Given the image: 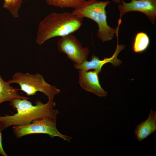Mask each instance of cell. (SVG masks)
Here are the masks:
<instances>
[{
    "instance_id": "obj_1",
    "label": "cell",
    "mask_w": 156,
    "mask_h": 156,
    "mask_svg": "<svg viewBox=\"0 0 156 156\" xmlns=\"http://www.w3.org/2000/svg\"><path fill=\"white\" fill-rule=\"evenodd\" d=\"M27 99L15 98L10 102L11 106L17 111L12 115L0 116V130L1 131L11 126L24 125L40 118L57 117L59 112L54 109V101L48 100L46 103L37 100L34 105Z\"/></svg>"
},
{
    "instance_id": "obj_2",
    "label": "cell",
    "mask_w": 156,
    "mask_h": 156,
    "mask_svg": "<svg viewBox=\"0 0 156 156\" xmlns=\"http://www.w3.org/2000/svg\"><path fill=\"white\" fill-rule=\"evenodd\" d=\"M83 18L72 12H51L39 23L36 42L41 45L53 37H62L78 30L82 24Z\"/></svg>"
},
{
    "instance_id": "obj_3",
    "label": "cell",
    "mask_w": 156,
    "mask_h": 156,
    "mask_svg": "<svg viewBox=\"0 0 156 156\" xmlns=\"http://www.w3.org/2000/svg\"><path fill=\"white\" fill-rule=\"evenodd\" d=\"M110 3L108 1L89 0L75 9L72 12L79 17L88 18L96 23L99 27L97 36L103 42L110 41L113 38L115 34L118 32L121 24L118 23L116 29L108 25L105 8Z\"/></svg>"
},
{
    "instance_id": "obj_4",
    "label": "cell",
    "mask_w": 156,
    "mask_h": 156,
    "mask_svg": "<svg viewBox=\"0 0 156 156\" xmlns=\"http://www.w3.org/2000/svg\"><path fill=\"white\" fill-rule=\"evenodd\" d=\"M8 81L10 84H18L20 90L27 96L36 95L37 92H40L45 95L49 101H53L55 95L60 92L59 89L49 84L42 76L38 73L32 74L18 72Z\"/></svg>"
},
{
    "instance_id": "obj_5",
    "label": "cell",
    "mask_w": 156,
    "mask_h": 156,
    "mask_svg": "<svg viewBox=\"0 0 156 156\" xmlns=\"http://www.w3.org/2000/svg\"><path fill=\"white\" fill-rule=\"evenodd\" d=\"M57 117H48L36 120L30 124L14 126L12 127L14 134L18 139L31 134L44 133L51 138L58 137L69 142L72 138L61 133L56 127Z\"/></svg>"
},
{
    "instance_id": "obj_6",
    "label": "cell",
    "mask_w": 156,
    "mask_h": 156,
    "mask_svg": "<svg viewBox=\"0 0 156 156\" xmlns=\"http://www.w3.org/2000/svg\"><path fill=\"white\" fill-rule=\"evenodd\" d=\"M57 46L59 51L66 54L75 64H80L87 60L89 53L88 47H83L72 33L61 37L57 42Z\"/></svg>"
},
{
    "instance_id": "obj_7",
    "label": "cell",
    "mask_w": 156,
    "mask_h": 156,
    "mask_svg": "<svg viewBox=\"0 0 156 156\" xmlns=\"http://www.w3.org/2000/svg\"><path fill=\"white\" fill-rule=\"evenodd\" d=\"M122 4L118 5L120 11L119 19L127 12L138 11L144 14L152 23H155L156 18V0H131L126 3L121 0Z\"/></svg>"
},
{
    "instance_id": "obj_8",
    "label": "cell",
    "mask_w": 156,
    "mask_h": 156,
    "mask_svg": "<svg viewBox=\"0 0 156 156\" xmlns=\"http://www.w3.org/2000/svg\"><path fill=\"white\" fill-rule=\"evenodd\" d=\"M117 44L115 51L111 57L104 58L103 60H100L98 56L94 55H92L91 60L90 61H85L80 64H75V68L78 70L84 71H88L91 69L98 70L100 73L101 69L104 65L106 63H111L115 67L119 66L122 63V62L117 58L119 53L125 47L124 45H119L118 37H117Z\"/></svg>"
},
{
    "instance_id": "obj_9",
    "label": "cell",
    "mask_w": 156,
    "mask_h": 156,
    "mask_svg": "<svg viewBox=\"0 0 156 156\" xmlns=\"http://www.w3.org/2000/svg\"><path fill=\"white\" fill-rule=\"evenodd\" d=\"M79 83L85 90L100 97H105L107 92L101 87L100 83L97 70L84 71L78 70Z\"/></svg>"
},
{
    "instance_id": "obj_10",
    "label": "cell",
    "mask_w": 156,
    "mask_h": 156,
    "mask_svg": "<svg viewBox=\"0 0 156 156\" xmlns=\"http://www.w3.org/2000/svg\"><path fill=\"white\" fill-rule=\"evenodd\" d=\"M156 130V111H150L148 119L137 126L134 130L136 139L141 142Z\"/></svg>"
},
{
    "instance_id": "obj_11",
    "label": "cell",
    "mask_w": 156,
    "mask_h": 156,
    "mask_svg": "<svg viewBox=\"0 0 156 156\" xmlns=\"http://www.w3.org/2000/svg\"><path fill=\"white\" fill-rule=\"evenodd\" d=\"M10 84L8 81L3 79L0 74V104L5 101L10 102L15 98L29 99L20 95L18 92V89L11 86Z\"/></svg>"
},
{
    "instance_id": "obj_12",
    "label": "cell",
    "mask_w": 156,
    "mask_h": 156,
    "mask_svg": "<svg viewBox=\"0 0 156 156\" xmlns=\"http://www.w3.org/2000/svg\"><path fill=\"white\" fill-rule=\"evenodd\" d=\"M150 40L147 34L143 32L138 33L135 36L133 46L134 51L136 53L143 52L148 47Z\"/></svg>"
},
{
    "instance_id": "obj_13",
    "label": "cell",
    "mask_w": 156,
    "mask_h": 156,
    "mask_svg": "<svg viewBox=\"0 0 156 156\" xmlns=\"http://www.w3.org/2000/svg\"><path fill=\"white\" fill-rule=\"evenodd\" d=\"M49 5L61 8H77L84 3L86 0H45Z\"/></svg>"
},
{
    "instance_id": "obj_14",
    "label": "cell",
    "mask_w": 156,
    "mask_h": 156,
    "mask_svg": "<svg viewBox=\"0 0 156 156\" xmlns=\"http://www.w3.org/2000/svg\"><path fill=\"white\" fill-rule=\"evenodd\" d=\"M23 0H4V8L7 9L13 16L17 18L18 16V11L21 5Z\"/></svg>"
},
{
    "instance_id": "obj_15",
    "label": "cell",
    "mask_w": 156,
    "mask_h": 156,
    "mask_svg": "<svg viewBox=\"0 0 156 156\" xmlns=\"http://www.w3.org/2000/svg\"><path fill=\"white\" fill-rule=\"evenodd\" d=\"M0 130V154L3 156H7V155L4 151L2 145V134Z\"/></svg>"
},
{
    "instance_id": "obj_16",
    "label": "cell",
    "mask_w": 156,
    "mask_h": 156,
    "mask_svg": "<svg viewBox=\"0 0 156 156\" xmlns=\"http://www.w3.org/2000/svg\"><path fill=\"white\" fill-rule=\"evenodd\" d=\"M113 1L116 3H121V0H112Z\"/></svg>"
},
{
    "instance_id": "obj_17",
    "label": "cell",
    "mask_w": 156,
    "mask_h": 156,
    "mask_svg": "<svg viewBox=\"0 0 156 156\" xmlns=\"http://www.w3.org/2000/svg\"><path fill=\"white\" fill-rule=\"evenodd\" d=\"M25 0V1H26V0Z\"/></svg>"
}]
</instances>
